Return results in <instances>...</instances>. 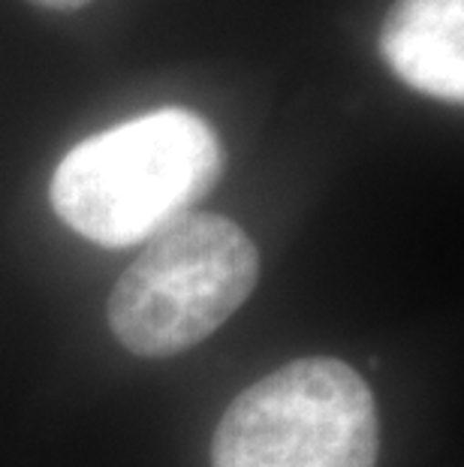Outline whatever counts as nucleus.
Here are the masks:
<instances>
[{"label": "nucleus", "mask_w": 464, "mask_h": 467, "mask_svg": "<svg viewBox=\"0 0 464 467\" xmlns=\"http://www.w3.org/2000/svg\"><path fill=\"white\" fill-rule=\"evenodd\" d=\"M223 169V148L202 115L154 109L88 136L57 163L48 202L100 247H133L191 214Z\"/></svg>", "instance_id": "obj_1"}, {"label": "nucleus", "mask_w": 464, "mask_h": 467, "mask_svg": "<svg viewBox=\"0 0 464 467\" xmlns=\"http://www.w3.org/2000/svg\"><path fill=\"white\" fill-rule=\"evenodd\" d=\"M260 251L223 214L191 212L148 238L108 296V329L133 356L170 359L214 335L251 299Z\"/></svg>", "instance_id": "obj_2"}, {"label": "nucleus", "mask_w": 464, "mask_h": 467, "mask_svg": "<svg viewBox=\"0 0 464 467\" xmlns=\"http://www.w3.org/2000/svg\"><path fill=\"white\" fill-rule=\"evenodd\" d=\"M380 420L353 365L304 356L239 392L211 437V467H377Z\"/></svg>", "instance_id": "obj_3"}, {"label": "nucleus", "mask_w": 464, "mask_h": 467, "mask_svg": "<svg viewBox=\"0 0 464 467\" xmlns=\"http://www.w3.org/2000/svg\"><path fill=\"white\" fill-rule=\"evenodd\" d=\"M377 46L398 82L443 103L464 100V0H395Z\"/></svg>", "instance_id": "obj_4"}, {"label": "nucleus", "mask_w": 464, "mask_h": 467, "mask_svg": "<svg viewBox=\"0 0 464 467\" xmlns=\"http://www.w3.org/2000/svg\"><path fill=\"white\" fill-rule=\"evenodd\" d=\"M36 6H46V9H57V13H73V9H82L94 0H31Z\"/></svg>", "instance_id": "obj_5"}]
</instances>
